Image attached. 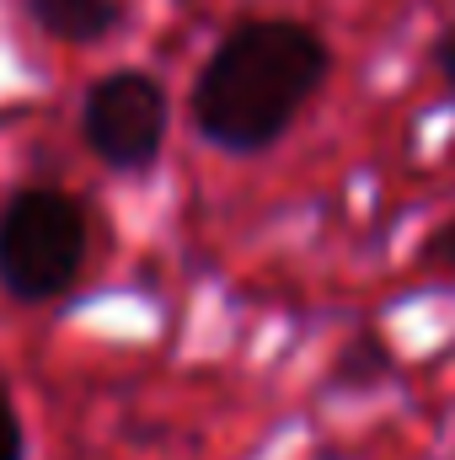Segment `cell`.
I'll use <instances>...</instances> for the list:
<instances>
[{"label":"cell","instance_id":"obj_1","mask_svg":"<svg viewBox=\"0 0 455 460\" xmlns=\"http://www.w3.org/2000/svg\"><path fill=\"white\" fill-rule=\"evenodd\" d=\"M327 81V43L306 22H241L204 59L193 86V123L230 155L268 150Z\"/></svg>","mask_w":455,"mask_h":460},{"label":"cell","instance_id":"obj_3","mask_svg":"<svg viewBox=\"0 0 455 460\" xmlns=\"http://www.w3.org/2000/svg\"><path fill=\"white\" fill-rule=\"evenodd\" d=\"M81 134L108 166L145 172L161 155V139H166V92L139 70H113L86 92Z\"/></svg>","mask_w":455,"mask_h":460},{"label":"cell","instance_id":"obj_2","mask_svg":"<svg viewBox=\"0 0 455 460\" xmlns=\"http://www.w3.org/2000/svg\"><path fill=\"white\" fill-rule=\"evenodd\" d=\"M86 262V215L70 193L27 188L0 209V284L16 300H54Z\"/></svg>","mask_w":455,"mask_h":460},{"label":"cell","instance_id":"obj_4","mask_svg":"<svg viewBox=\"0 0 455 460\" xmlns=\"http://www.w3.org/2000/svg\"><path fill=\"white\" fill-rule=\"evenodd\" d=\"M27 16L49 32V38H65V43H97L108 38L123 16L118 0H27Z\"/></svg>","mask_w":455,"mask_h":460},{"label":"cell","instance_id":"obj_7","mask_svg":"<svg viewBox=\"0 0 455 460\" xmlns=\"http://www.w3.org/2000/svg\"><path fill=\"white\" fill-rule=\"evenodd\" d=\"M429 257H434V262H451V268H455V226L445 230V235H440L434 246H429Z\"/></svg>","mask_w":455,"mask_h":460},{"label":"cell","instance_id":"obj_6","mask_svg":"<svg viewBox=\"0 0 455 460\" xmlns=\"http://www.w3.org/2000/svg\"><path fill=\"white\" fill-rule=\"evenodd\" d=\"M380 364H386V353H380L375 343H364V338H359V343H353V353L343 358V380H359L364 369H380Z\"/></svg>","mask_w":455,"mask_h":460},{"label":"cell","instance_id":"obj_5","mask_svg":"<svg viewBox=\"0 0 455 460\" xmlns=\"http://www.w3.org/2000/svg\"><path fill=\"white\" fill-rule=\"evenodd\" d=\"M0 460H22V423L5 396H0Z\"/></svg>","mask_w":455,"mask_h":460},{"label":"cell","instance_id":"obj_8","mask_svg":"<svg viewBox=\"0 0 455 460\" xmlns=\"http://www.w3.org/2000/svg\"><path fill=\"white\" fill-rule=\"evenodd\" d=\"M440 70H445V81L455 86V38H445V43H440Z\"/></svg>","mask_w":455,"mask_h":460}]
</instances>
